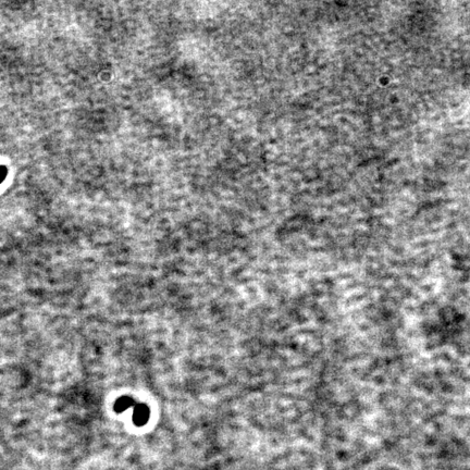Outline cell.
Returning a JSON list of instances; mask_svg holds the SVG:
<instances>
[{"instance_id":"1","label":"cell","mask_w":470,"mask_h":470,"mask_svg":"<svg viewBox=\"0 0 470 470\" xmlns=\"http://www.w3.org/2000/svg\"><path fill=\"white\" fill-rule=\"evenodd\" d=\"M150 410L145 404H137L134 406V413H133V421L136 426H144V424L149 419Z\"/></svg>"},{"instance_id":"2","label":"cell","mask_w":470,"mask_h":470,"mask_svg":"<svg viewBox=\"0 0 470 470\" xmlns=\"http://www.w3.org/2000/svg\"><path fill=\"white\" fill-rule=\"evenodd\" d=\"M135 406V402L132 397L130 396H123L118 398V401L114 404V409L117 413H122V411H125L130 407Z\"/></svg>"}]
</instances>
